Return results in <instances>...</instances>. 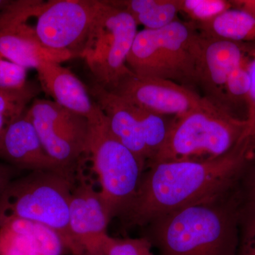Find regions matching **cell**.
Returning <instances> with one entry per match:
<instances>
[{
	"label": "cell",
	"instance_id": "obj_1",
	"mask_svg": "<svg viewBox=\"0 0 255 255\" xmlns=\"http://www.w3.org/2000/svg\"><path fill=\"white\" fill-rule=\"evenodd\" d=\"M255 150L253 130L221 157L150 164L142 174L131 202L119 218L127 227H145L177 210L221 195L236 186Z\"/></svg>",
	"mask_w": 255,
	"mask_h": 255
},
{
	"label": "cell",
	"instance_id": "obj_2",
	"mask_svg": "<svg viewBox=\"0 0 255 255\" xmlns=\"http://www.w3.org/2000/svg\"><path fill=\"white\" fill-rule=\"evenodd\" d=\"M241 204L236 185L145 226L144 237L162 255H238Z\"/></svg>",
	"mask_w": 255,
	"mask_h": 255
},
{
	"label": "cell",
	"instance_id": "obj_3",
	"mask_svg": "<svg viewBox=\"0 0 255 255\" xmlns=\"http://www.w3.org/2000/svg\"><path fill=\"white\" fill-rule=\"evenodd\" d=\"M76 174L33 171L15 178L0 193V226L15 219L41 223L58 233L66 251L73 255H84L70 226V204Z\"/></svg>",
	"mask_w": 255,
	"mask_h": 255
},
{
	"label": "cell",
	"instance_id": "obj_4",
	"mask_svg": "<svg viewBox=\"0 0 255 255\" xmlns=\"http://www.w3.org/2000/svg\"><path fill=\"white\" fill-rule=\"evenodd\" d=\"M255 129V124L250 119L233 117L211 102L172 120L163 145L147 167L166 161L221 157Z\"/></svg>",
	"mask_w": 255,
	"mask_h": 255
},
{
	"label": "cell",
	"instance_id": "obj_5",
	"mask_svg": "<svg viewBox=\"0 0 255 255\" xmlns=\"http://www.w3.org/2000/svg\"><path fill=\"white\" fill-rule=\"evenodd\" d=\"M201 36L193 26L176 21L158 29L137 32L127 66L142 78L198 82Z\"/></svg>",
	"mask_w": 255,
	"mask_h": 255
},
{
	"label": "cell",
	"instance_id": "obj_6",
	"mask_svg": "<svg viewBox=\"0 0 255 255\" xmlns=\"http://www.w3.org/2000/svg\"><path fill=\"white\" fill-rule=\"evenodd\" d=\"M88 123L87 155L98 176L106 214L112 220L119 217L131 202L145 167L114 135L100 108Z\"/></svg>",
	"mask_w": 255,
	"mask_h": 255
},
{
	"label": "cell",
	"instance_id": "obj_7",
	"mask_svg": "<svg viewBox=\"0 0 255 255\" xmlns=\"http://www.w3.org/2000/svg\"><path fill=\"white\" fill-rule=\"evenodd\" d=\"M137 28L128 13L109 1H101L80 58L86 62L96 83L108 91L132 73L127 60Z\"/></svg>",
	"mask_w": 255,
	"mask_h": 255
},
{
	"label": "cell",
	"instance_id": "obj_8",
	"mask_svg": "<svg viewBox=\"0 0 255 255\" xmlns=\"http://www.w3.org/2000/svg\"><path fill=\"white\" fill-rule=\"evenodd\" d=\"M108 120L111 130L146 167L163 145L172 121L133 105L98 84L88 88Z\"/></svg>",
	"mask_w": 255,
	"mask_h": 255
},
{
	"label": "cell",
	"instance_id": "obj_9",
	"mask_svg": "<svg viewBox=\"0 0 255 255\" xmlns=\"http://www.w3.org/2000/svg\"><path fill=\"white\" fill-rule=\"evenodd\" d=\"M26 114L50 158L62 168L76 172L87 154L88 120L50 100L33 101Z\"/></svg>",
	"mask_w": 255,
	"mask_h": 255
},
{
	"label": "cell",
	"instance_id": "obj_10",
	"mask_svg": "<svg viewBox=\"0 0 255 255\" xmlns=\"http://www.w3.org/2000/svg\"><path fill=\"white\" fill-rule=\"evenodd\" d=\"M100 5V0L46 1L36 16L37 36L48 48L80 57Z\"/></svg>",
	"mask_w": 255,
	"mask_h": 255
},
{
	"label": "cell",
	"instance_id": "obj_11",
	"mask_svg": "<svg viewBox=\"0 0 255 255\" xmlns=\"http://www.w3.org/2000/svg\"><path fill=\"white\" fill-rule=\"evenodd\" d=\"M110 92L163 117H181L211 102L176 82L160 78H142L132 73Z\"/></svg>",
	"mask_w": 255,
	"mask_h": 255
},
{
	"label": "cell",
	"instance_id": "obj_12",
	"mask_svg": "<svg viewBox=\"0 0 255 255\" xmlns=\"http://www.w3.org/2000/svg\"><path fill=\"white\" fill-rule=\"evenodd\" d=\"M77 174L70 204L72 234L84 255H105L111 238V220L106 214L100 192L82 174Z\"/></svg>",
	"mask_w": 255,
	"mask_h": 255
},
{
	"label": "cell",
	"instance_id": "obj_13",
	"mask_svg": "<svg viewBox=\"0 0 255 255\" xmlns=\"http://www.w3.org/2000/svg\"><path fill=\"white\" fill-rule=\"evenodd\" d=\"M0 159L20 171H65L43 148L26 111L8 125L0 137Z\"/></svg>",
	"mask_w": 255,
	"mask_h": 255
},
{
	"label": "cell",
	"instance_id": "obj_14",
	"mask_svg": "<svg viewBox=\"0 0 255 255\" xmlns=\"http://www.w3.org/2000/svg\"><path fill=\"white\" fill-rule=\"evenodd\" d=\"M0 58L26 70H36L43 64H61L75 57L70 52L48 48L37 36L35 27L23 22L0 33Z\"/></svg>",
	"mask_w": 255,
	"mask_h": 255
},
{
	"label": "cell",
	"instance_id": "obj_15",
	"mask_svg": "<svg viewBox=\"0 0 255 255\" xmlns=\"http://www.w3.org/2000/svg\"><path fill=\"white\" fill-rule=\"evenodd\" d=\"M40 85L53 102L87 120L93 118L100 107L92 100L88 88L61 64L47 63L36 69Z\"/></svg>",
	"mask_w": 255,
	"mask_h": 255
},
{
	"label": "cell",
	"instance_id": "obj_16",
	"mask_svg": "<svg viewBox=\"0 0 255 255\" xmlns=\"http://www.w3.org/2000/svg\"><path fill=\"white\" fill-rule=\"evenodd\" d=\"M198 82L213 95H224L229 75L246 58L236 42L201 36Z\"/></svg>",
	"mask_w": 255,
	"mask_h": 255
},
{
	"label": "cell",
	"instance_id": "obj_17",
	"mask_svg": "<svg viewBox=\"0 0 255 255\" xmlns=\"http://www.w3.org/2000/svg\"><path fill=\"white\" fill-rule=\"evenodd\" d=\"M111 4L128 13L138 25L158 29L176 21L181 0H116Z\"/></svg>",
	"mask_w": 255,
	"mask_h": 255
},
{
	"label": "cell",
	"instance_id": "obj_18",
	"mask_svg": "<svg viewBox=\"0 0 255 255\" xmlns=\"http://www.w3.org/2000/svg\"><path fill=\"white\" fill-rule=\"evenodd\" d=\"M201 36L233 42L255 41V18L232 7L209 22L198 23Z\"/></svg>",
	"mask_w": 255,
	"mask_h": 255
},
{
	"label": "cell",
	"instance_id": "obj_19",
	"mask_svg": "<svg viewBox=\"0 0 255 255\" xmlns=\"http://www.w3.org/2000/svg\"><path fill=\"white\" fill-rule=\"evenodd\" d=\"M39 87L28 82L17 90H0V137L9 124L21 117L29 102L38 95Z\"/></svg>",
	"mask_w": 255,
	"mask_h": 255
},
{
	"label": "cell",
	"instance_id": "obj_20",
	"mask_svg": "<svg viewBox=\"0 0 255 255\" xmlns=\"http://www.w3.org/2000/svg\"><path fill=\"white\" fill-rule=\"evenodd\" d=\"M8 222L30 236L40 255H62L65 251L61 238L48 226L26 220L15 219Z\"/></svg>",
	"mask_w": 255,
	"mask_h": 255
},
{
	"label": "cell",
	"instance_id": "obj_21",
	"mask_svg": "<svg viewBox=\"0 0 255 255\" xmlns=\"http://www.w3.org/2000/svg\"><path fill=\"white\" fill-rule=\"evenodd\" d=\"M0 255H40L26 233L8 222L0 226Z\"/></svg>",
	"mask_w": 255,
	"mask_h": 255
},
{
	"label": "cell",
	"instance_id": "obj_22",
	"mask_svg": "<svg viewBox=\"0 0 255 255\" xmlns=\"http://www.w3.org/2000/svg\"><path fill=\"white\" fill-rule=\"evenodd\" d=\"M232 7V1L225 0H181V11L198 23L209 22Z\"/></svg>",
	"mask_w": 255,
	"mask_h": 255
},
{
	"label": "cell",
	"instance_id": "obj_23",
	"mask_svg": "<svg viewBox=\"0 0 255 255\" xmlns=\"http://www.w3.org/2000/svg\"><path fill=\"white\" fill-rule=\"evenodd\" d=\"M236 188L241 214H255V150L242 171Z\"/></svg>",
	"mask_w": 255,
	"mask_h": 255
},
{
	"label": "cell",
	"instance_id": "obj_24",
	"mask_svg": "<svg viewBox=\"0 0 255 255\" xmlns=\"http://www.w3.org/2000/svg\"><path fill=\"white\" fill-rule=\"evenodd\" d=\"M152 244L145 237L117 239L112 238L105 248V255H154Z\"/></svg>",
	"mask_w": 255,
	"mask_h": 255
},
{
	"label": "cell",
	"instance_id": "obj_25",
	"mask_svg": "<svg viewBox=\"0 0 255 255\" xmlns=\"http://www.w3.org/2000/svg\"><path fill=\"white\" fill-rule=\"evenodd\" d=\"M249 60L245 58L243 63L229 75L225 85L224 95L248 101L251 91V78L248 71Z\"/></svg>",
	"mask_w": 255,
	"mask_h": 255
},
{
	"label": "cell",
	"instance_id": "obj_26",
	"mask_svg": "<svg viewBox=\"0 0 255 255\" xmlns=\"http://www.w3.org/2000/svg\"><path fill=\"white\" fill-rule=\"evenodd\" d=\"M27 84L26 68L0 58V90H21Z\"/></svg>",
	"mask_w": 255,
	"mask_h": 255
},
{
	"label": "cell",
	"instance_id": "obj_27",
	"mask_svg": "<svg viewBox=\"0 0 255 255\" xmlns=\"http://www.w3.org/2000/svg\"><path fill=\"white\" fill-rule=\"evenodd\" d=\"M238 255H255V214L241 215Z\"/></svg>",
	"mask_w": 255,
	"mask_h": 255
},
{
	"label": "cell",
	"instance_id": "obj_28",
	"mask_svg": "<svg viewBox=\"0 0 255 255\" xmlns=\"http://www.w3.org/2000/svg\"><path fill=\"white\" fill-rule=\"evenodd\" d=\"M248 71L251 78V91L247 101L249 107L248 119L255 124V50L253 52L251 60H249Z\"/></svg>",
	"mask_w": 255,
	"mask_h": 255
},
{
	"label": "cell",
	"instance_id": "obj_29",
	"mask_svg": "<svg viewBox=\"0 0 255 255\" xmlns=\"http://www.w3.org/2000/svg\"><path fill=\"white\" fill-rule=\"evenodd\" d=\"M21 172L9 164L0 162V193L4 190L11 180L17 177L18 173Z\"/></svg>",
	"mask_w": 255,
	"mask_h": 255
},
{
	"label": "cell",
	"instance_id": "obj_30",
	"mask_svg": "<svg viewBox=\"0 0 255 255\" xmlns=\"http://www.w3.org/2000/svg\"><path fill=\"white\" fill-rule=\"evenodd\" d=\"M233 6L246 11L255 18V0H238L232 1Z\"/></svg>",
	"mask_w": 255,
	"mask_h": 255
},
{
	"label": "cell",
	"instance_id": "obj_31",
	"mask_svg": "<svg viewBox=\"0 0 255 255\" xmlns=\"http://www.w3.org/2000/svg\"><path fill=\"white\" fill-rule=\"evenodd\" d=\"M14 0H0V14L9 7Z\"/></svg>",
	"mask_w": 255,
	"mask_h": 255
}]
</instances>
